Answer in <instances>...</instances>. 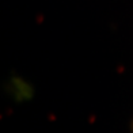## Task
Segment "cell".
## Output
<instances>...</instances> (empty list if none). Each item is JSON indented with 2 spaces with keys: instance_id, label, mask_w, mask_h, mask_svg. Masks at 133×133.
<instances>
[]
</instances>
